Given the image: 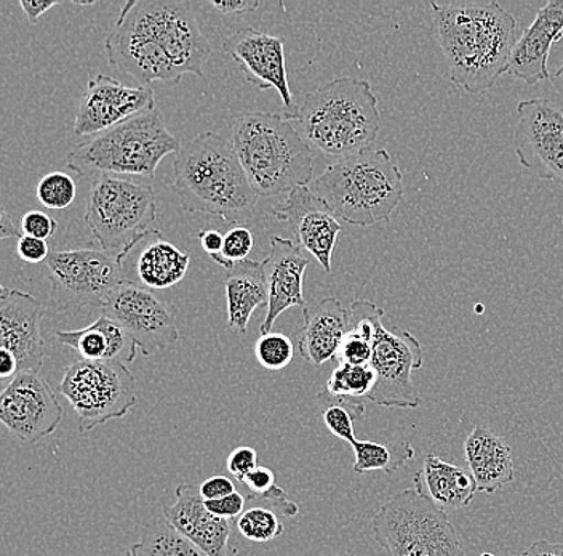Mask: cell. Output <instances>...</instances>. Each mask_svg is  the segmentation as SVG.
<instances>
[{"instance_id": "obj_27", "label": "cell", "mask_w": 563, "mask_h": 556, "mask_svg": "<svg viewBox=\"0 0 563 556\" xmlns=\"http://www.w3.org/2000/svg\"><path fill=\"white\" fill-rule=\"evenodd\" d=\"M56 340L73 348L86 361L132 362L140 347L129 332L108 316L101 315L90 326L77 330H58Z\"/></svg>"}, {"instance_id": "obj_5", "label": "cell", "mask_w": 563, "mask_h": 556, "mask_svg": "<svg viewBox=\"0 0 563 556\" xmlns=\"http://www.w3.org/2000/svg\"><path fill=\"white\" fill-rule=\"evenodd\" d=\"M312 193L334 217L354 227L389 221L404 199V177L386 150L334 161L312 182Z\"/></svg>"}, {"instance_id": "obj_8", "label": "cell", "mask_w": 563, "mask_h": 556, "mask_svg": "<svg viewBox=\"0 0 563 556\" xmlns=\"http://www.w3.org/2000/svg\"><path fill=\"white\" fill-rule=\"evenodd\" d=\"M84 218L98 248L121 253L151 231L157 220L153 186L101 175L91 183Z\"/></svg>"}, {"instance_id": "obj_41", "label": "cell", "mask_w": 563, "mask_h": 556, "mask_svg": "<svg viewBox=\"0 0 563 556\" xmlns=\"http://www.w3.org/2000/svg\"><path fill=\"white\" fill-rule=\"evenodd\" d=\"M56 228H58V224H56L55 218L41 212V210H31V212L24 214L23 220H21L23 235L33 236V238L42 239V241L52 238Z\"/></svg>"}, {"instance_id": "obj_38", "label": "cell", "mask_w": 563, "mask_h": 556, "mask_svg": "<svg viewBox=\"0 0 563 556\" xmlns=\"http://www.w3.org/2000/svg\"><path fill=\"white\" fill-rule=\"evenodd\" d=\"M322 418L325 427L333 433L336 438L343 441H355L354 418L346 407L338 406V404H322Z\"/></svg>"}, {"instance_id": "obj_6", "label": "cell", "mask_w": 563, "mask_h": 556, "mask_svg": "<svg viewBox=\"0 0 563 556\" xmlns=\"http://www.w3.org/2000/svg\"><path fill=\"white\" fill-rule=\"evenodd\" d=\"M179 150L162 112L151 109L74 148L68 167L80 177L153 178L162 160Z\"/></svg>"}, {"instance_id": "obj_50", "label": "cell", "mask_w": 563, "mask_h": 556, "mask_svg": "<svg viewBox=\"0 0 563 556\" xmlns=\"http://www.w3.org/2000/svg\"><path fill=\"white\" fill-rule=\"evenodd\" d=\"M516 556H563V544L558 542L537 541L523 554Z\"/></svg>"}, {"instance_id": "obj_29", "label": "cell", "mask_w": 563, "mask_h": 556, "mask_svg": "<svg viewBox=\"0 0 563 556\" xmlns=\"http://www.w3.org/2000/svg\"><path fill=\"white\" fill-rule=\"evenodd\" d=\"M421 473L429 498L446 512L466 509L478 492L471 471L445 462L434 454L424 457Z\"/></svg>"}, {"instance_id": "obj_35", "label": "cell", "mask_w": 563, "mask_h": 556, "mask_svg": "<svg viewBox=\"0 0 563 556\" xmlns=\"http://www.w3.org/2000/svg\"><path fill=\"white\" fill-rule=\"evenodd\" d=\"M255 357L256 361L267 371L279 372L294 361V341L288 339L285 334H264L256 340Z\"/></svg>"}, {"instance_id": "obj_47", "label": "cell", "mask_w": 563, "mask_h": 556, "mask_svg": "<svg viewBox=\"0 0 563 556\" xmlns=\"http://www.w3.org/2000/svg\"><path fill=\"white\" fill-rule=\"evenodd\" d=\"M317 401L320 404H338V406L346 407L350 411L352 418L355 422L362 421L365 414V403L364 400H354V397H343V396H333L330 395L327 390H322V392L317 393Z\"/></svg>"}, {"instance_id": "obj_13", "label": "cell", "mask_w": 563, "mask_h": 556, "mask_svg": "<svg viewBox=\"0 0 563 556\" xmlns=\"http://www.w3.org/2000/svg\"><path fill=\"white\" fill-rule=\"evenodd\" d=\"M101 315L121 324L139 344L143 355L172 347L179 340L178 312L175 305L132 283H122L109 292Z\"/></svg>"}, {"instance_id": "obj_48", "label": "cell", "mask_w": 563, "mask_h": 556, "mask_svg": "<svg viewBox=\"0 0 563 556\" xmlns=\"http://www.w3.org/2000/svg\"><path fill=\"white\" fill-rule=\"evenodd\" d=\"M62 6V2H35V0H20L21 10H23L26 19L30 20L31 24L37 23L38 19L45 15L48 10H52L53 7Z\"/></svg>"}, {"instance_id": "obj_34", "label": "cell", "mask_w": 563, "mask_h": 556, "mask_svg": "<svg viewBox=\"0 0 563 556\" xmlns=\"http://www.w3.org/2000/svg\"><path fill=\"white\" fill-rule=\"evenodd\" d=\"M239 533L252 542H269L284 534L279 513L260 505H246L245 512L235 521Z\"/></svg>"}, {"instance_id": "obj_4", "label": "cell", "mask_w": 563, "mask_h": 556, "mask_svg": "<svg viewBox=\"0 0 563 556\" xmlns=\"http://www.w3.org/2000/svg\"><path fill=\"white\" fill-rule=\"evenodd\" d=\"M382 126L368 80L340 77L306 95L298 130L314 153L344 160L368 150Z\"/></svg>"}, {"instance_id": "obj_36", "label": "cell", "mask_w": 563, "mask_h": 556, "mask_svg": "<svg viewBox=\"0 0 563 556\" xmlns=\"http://www.w3.org/2000/svg\"><path fill=\"white\" fill-rule=\"evenodd\" d=\"M38 203L47 209H68L77 196V186L74 178L65 172H52L38 182Z\"/></svg>"}, {"instance_id": "obj_54", "label": "cell", "mask_w": 563, "mask_h": 556, "mask_svg": "<svg viewBox=\"0 0 563 556\" xmlns=\"http://www.w3.org/2000/svg\"><path fill=\"white\" fill-rule=\"evenodd\" d=\"M123 556H135V555H133V554H132V552H130V550H129V552H126V554H125V555H123Z\"/></svg>"}, {"instance_id": "obj_22", "label": "cell", "mask_w": 563, "mask_h": 556, "mask_svg": "<svg viewBox=\"0 0 563 556\" xmlns=\"http://www.w3.org/2000/svg\"><path fill=\"white\" fill-rule=\"evenodd\" d=\"M308 265V257H305V251L294 239L282 238V236L271 238L269 253L262 262L267 295H269L266 318L260 327L262 336L273 332L277 318L287 309L294 306L308 308L302 294V277Z\"/></svg>"}, {"instance_id": "obj_9", "label": "cell", "mask_w": 563, "mask_h": 556, "mask_svg": "<svg viewBox=\"0 0 563 556\" xmlns=\"http://www.w3.org/2000/svg\"><path fill=\"white\" fill-rule=\"evenodd\" d=\"M59 392L79 417V433L125 417L136 404V382L119 361L74 362L66 369Z\"/></svg>"}, {"instance_id": "obj_51", "label": "cell", "mask_w": 563, "mask_h": 556, "mask_svg": "<svg viewBox=\"0 0 563 556\" xmlns=\"http://www.w3.org/2000/svg\"><path fill=\"white\" fill-rule=\"evenodd\" d=\"M20 374L18 359L10 351L0 348V379H15Z\"/></svg>"}, {"instance_id": "obj_39", "label": "cell", "mask_w": 563, "mask_h": 556, "mask_svg": "<svg viewBox=\"0 0 563 556\" xmlns=\"http://www.w3.org/2000/svg\"><path fill=\"white\" fill-rule=\"evenodd\" d=\"M245 499L246 505L266 506V509L279 513L280 516H285V519H291V516L298 515L299 512L297 503L291 502L290 499H288L287 492L279 488V486H276V488L267 492V494L258 495L249 492Z\"/></svg>"}, {"instance_id": "obj_45", "label": "cell", "mask_w": 563, "mask_h": 556, "mask_svg": "<svg viewBox=\"0 0 563 556\" xmlns=\"http://www.w3.org/2000/svg\"><path fill=\"white\" fill-rule=\"evenodd\" d=\"M232 492H235L234 481L223 475H214L200 484V494H202L203 501H217V499L227 498Z\"/></svg>"}, {"instance_id": "obj_37", "label": "cell", "mask_w": 563, "mask_h": 556, "mask_svg": "<svg viewBox=\"0 0 563 556\" xmlns=\"http://www.w3.org/2000/svg\"><path fill=\"white\" fill-rule=\"evenodd\" d=\"M253 246H255V238H253L250 228L234 227L224 235V244L221 252L218 255L211 257L214 263L227 271L234 269L235 263L244 262L249 259L250 252H252Z\"/></svg>"}, {"instance_id": "obj_46", "label": "cell", "mask_w": 563, "mask_h": 556, "mask_svg": "<svg viewBox=\"0 0 563 556\" xmlns=\"http://www.w3.org/2000/svg\"><path fill=\"white\" fill-rule=\"evenodd\" d=\"M211 9L224 17L246 15L255 13L264 6L260 0H227V2H209Z\"/></svg>"}, {"instance_id": "obj_10", "label": "cell", "mask_w": 563, "mask_h": 556, "mask_svg": "<svg viewBox=\"0 0 563 556\" xmlns=\"http://www.w3.org/2000/svg\"><path fill=\"white\" fill-rule=\"evenodd\" d=\"M123 12L164 48L175 68L202 77L210 58V44L200 31L191 3L178 0H130Z\"/></svg>"}, {"instance_id": "obj_28", "label": "cell", "mask_w": 563, "mask_h": 556, "mask_svg": "<svg viewBox=\"0 0 563 556\" xmlns=\"http://www.w3.org/2000/svg\"><path fill=\"white\" fill-rule=\"evenodd\" d=\"M224 288L228 301V329L239 336L246 334L255 309L260 306L267 308L269 304L262 263L250 259L235 263L234 269L228 271Z\"/></svg>"}, {"instance_id": "obj_23", "label": "cell", "mask_w": 563, "mask_h": 556, "mask_svg": "<svg viewBox=\"0 0 563 556\" xmlns=\"http://www.w3.org/2000/svg\"><path fill=\"white\" fill-rule=\"evenodd\" d=\"M563 37V0H548L537 19L517 39L510 54L509 76L528 86L549 79V54L554 42Z\"/></svg>"}, {"instance_id": "obj_12", "label": "cell", "mask_w": 563, "mask_h": 556, "mask_svg": "<svg viewBox=\"0 0 563 556\" xmlns=\"http://www.w3.org/2000/svg\"><path fill=\"white\" fill-rule=\"evenodd\" d=\"M372 368L376 383L368 400L389 410H417L421 404L420 393L415 389V371L424 364L420 341L408 330L387 329L383 318L376 323L373 340Z\"/></svg>"}, {"instance_id": "obj_1", "label": "cell", "mask_w": 563, "mask_h": 556, "mask_svg": "<svg viewBox=\"0 0 563 556\" xmlns=\"http://www.w3.org/2000/svg\"><path fill=\"white\" fill-rule=\"evenodd\" d=\"M432 20L450 80L466 94L490 90L508 72L517 20L498 2H432Z\"/></svg>"}, {"instance_id": "obj_32", "label": "cell", "mask_w": 563, "mask_h": 556, "mask_svg": "<svg viewBox=\"0 0 563 556\" xmlns=\"http://www.w3.org/2000/svg\"><path fill=\"white\" fill-rule=\"evenodd\" d=\"M130 552L135 556H209L165 519L146 524Z\"/></svg>"}, {"instance_id": "obj_19", "label": "cell", "mask_w": 563, "mask_h": 556, "mask_svg": "<svg viewBox=\"0 0 563 556\" xmlns=\"http://www.w3.org/2000/svg\"><path fill=\"white\" fill-rule=\"evenodd\" d=\"M269 214L288 225L294 241L302 251L311 253L323 271H332V257L341 225L312 189L299 186L288 193V198L273 207Z\"/></svg>"}, {"instance_id": "obj_16", "label": "cell", "mask_w": 563, "mask_h": 556, "mask_svg": "<svg viewBox=\"0 0 563 556\" xmlns=\"http://www.w3.org/2000/svg\"><path fill=\"white\" fill-rule=\"evenodd\" d=\"M284 45V37L249 26L235 31L224 41V52L238 63L246 80L256 89H273L279 94L285 119L298 121L299 108L288 86Z\"/></svg>"}, {"instance_id": "obj_17", "label": "cell", "mask_w": 563, "mask_h": 556, "mask_svg": "<svg viewBox=\"0 0 563 556\" xmlns=\"http://www.w3.org/2000/svg\"><path fill=\"white\" fill-rule=\"evenodd\" d=\"M104 52L109 65L129 74L143 86L162 83L175 87L181 83L183 74L175 68L162 45L123 10L106 37Z\"/></svg>"}, {"instance_id": "obj_24", "label": "cell", "mask_w": 563, "mask_h": 556, "mask_svg": "<svg viewBox=\"0 0 563 556\" xmlns=\"http://www.w3.org/2000/svg\"><path fill=\"white\" fill-rule=\"evenodd\" d=\"M174 505L165 506L164 519L209 556H232L229 548L231 521L209 512L200 486L179 484Z\"/></svg>"}, {"instance_id": "obj_42", "label": "cell", "mask_w": 563, "mask_h": 556, "mask_svg": "<svg viewBox=\"0 0 563 556\" xmlns=\"http://www.w3.org/2000/svg\"><path fill=\"white\" fill-rule=\"evenodd\" d=\"M206 506L218 519L238 520L245 512L246 499L241 492L235 491L227 495V498L217 499V501H206Z\"/></svg>"}, {"instance_id": "obj_11", "label": "cell", "mask_w": 563, "mask_h": 556, "mask_svg": "<svg viewBox=\"0 0 563 556\" xmlns=\"http://www.w3.org/2000/svg\"><path fill=\"white\" fill-rule=\"evenodd\" d=\"M51 276V295L58 312L101 304L112 288L125 283L115 257L97 249L53 251L45 262Z\"/></svg>"}, {"instance_id": "obj_3", "label": "cell", "mask_w": 563, "mask_h": 556, "mask_svg": "<svg viewBox=\"0 0 563 556\" xmlns=\"http://www.w3.org/2000/svg\"><path fill=\"white\" fill-rule=\"evenodd\" d=\"M174 188L183 210L223 221L245 220L258 203L234 144L214 132L183 144L174 161Z\"/></svg>"}, {"instance_id": "obj_53", "label": "cell", "mask_w": 563, "mask_h": 556, "mask_svg": "<svg viewBox=\"0 0 563 556\" xmlns=\"http://www.w3.org/2000/svg\"><path fill=\"white\" fill-rule=\"evenodd\" d=\"M552 86L555 87L561 94H563V62L562 65L559 66L558 72H555L554 76H551Z\"/></svg>"}, {"instance_id": "obj_20", "label": "cell", "mask_w": 563, "mask_h": 556, "mask_svg": "<svg viewBox=\"0 0 563 556\" xmlns=\"http://www.w3.org/2000/svg\"><path fill=\"white\" fill-rule=\"evenodd\" d=\"M44 304L27 292L0 288V348L18 359L20 374L38 372L45 358L41 323Z\"/></svg>"}, {"instance_id": "obj_2", "label": "cell", "mask_w": 563, "mask_h": 556, "mask_svg": "<svg viewBox=\"0 0 563 556\" xmlns=\"http://www.w3.org/2000/svg\"><path fill=\"white\" fill-rule=\"evenodd\" d=\"M231 142L258 198L314 182V151L291 121L274 112H238L228 119Z\"/></svg>"}, {"instance_id": "obj_26", "label": "cell", "mask_w": 563, "mask_h": 556, "mask_svg": "<svg viewBox=\"0 0 563 556\" xmlns=\"http://www.w3.org/2000/svg\"><path fill=\"white\" fill-rule=\"evenodd\" d=\"M467 466L478 492L493 494L516 478L512 449L487 425H477L464 441Z\"/></svg>"}, {"instance_id": "obj_44", "label": "cell", "mask_w": 563, "mask_h": 556, "mask_svg": "<svg viewBox=\"0 0 563 556\" xmlns=\"http://www.w3.org/2000/svg\"><path fill=\"white\" fill-rule=\"evenodd\" d=\"M252 494H267L276 488V475L269 467L258 466L252 473L246 475L244 483Z\"/></svg>"}, {"instance_id": "obj_52", "label": "cell", "mask_w": 563, "mask_h": 556, "mask_svg": "<svg viewBox=\"0 0 563 556\" xmlns=\"http://www.w3.org/2000/svg\"><path fill=\"white\" fill-rule=\"evenodd\" d=\"M0 238H16L18 241L23 238V230L16 227L15 221L7 214L5 209L2 210V220H0Z\"/></svg>"}, {"instance_id": "obj_25", "label": "cell", "mask_w": 563, "mask_h": 556, "mask_svg": "<svg viewBox=\"0 0 563 556\" xmlns=\"http://www.w3.org/2000/svg\"><path fill=\"white\" fill-rule=\"evenodd\" d=\"M350 332V313L338 298L327 297L312 308H305V326L299 337V355L314 366L336 358Z\"/></svg>"}, {"instance_id": "obj_31", "label": "cell", "mask_w": 563, "mask_h": 556, "mask_svg": "<svg viewBox=\"0 0 563 556\" xmlns=\"http://www.w3.org/2000/svg\"><path fill=\"white\" fill-rule=\"evenodd\" d=\"M355 462L352 470L357 475L368 471L382 470L387 475H396L404 466H407L415 457V449L407 439L382 445L375 441H361L355 439L352 443Z\"/></svg>"}, {"instance_id": "obj_21", "label": "cell", "mask_w": 563, "mask_h": 556, "mask_svg": "<svg viewBox=\"0 0 563 556\" xmlns=\"http://www.w3.org/2000/svg\"><path fill=\"white\" fill-rule=\"evenodd\" d=\"M121 263L125 283L147 291L174 287L186 276L191 263L188 253L165 241L161 231L151 230L115 255Z\"/></svg>"}, {"instance_id": "obj_43", "label": "cell", "mask_w": 563, "mask_h": 556, "mask_svg": "<svg viewBox=\"0 0 563 556\" xmlns=\"http://www.w3.org/2000/svg\"><path fill=\"white\" fill-rule=\"evenodd\" d=\"M16 251L23 262L34 263V265L47 262L48 255L52 253L47 241L26 235H23V238L18 241Z\"/></svg>"}, {"instance_id": "obj_15", "label": "cell", "mask_w": 563, "mask_h": 556, "mask_svg": "<svg viewBox=\"0 0 563 556\" xmlns=\"http://www.w3.org/2000/svg\"><path fill=\"white\" fill-rule=\"evenodd\" d=\"M0 421L20 441L34 445L55 433L63 407L38 372L18 374L0 395Z\"/></svg>"}, {"instance_id": "obj_40", "label": "cell", "mask_w": 563, "mask_h": 556, "mask_svg": "<svg viewBox=\"0 0 563 556\" xmlns=\"http://www.w3.org/2000/svg\"><path fill=\"white\" fill-rule=\"evenodd\" d=\"M256 467H258V454L250 446H241L229 454L228 471L239 483H244L246 475L252 473Z\"/></svg>"}, {"instance_id": "obj_33", "label": "cell", "mask_w": 563, "mask_h": 556, "mask_svg": "<svg viewBox=\"0 0 563 556\" xmlns=\"http://www.w3.org/2000/svg\"><path fill=\"white\" fill-rule=\"evenodd\" d=\"M375 383L376 372L372 364H340L330 375L325 390L333 396L354 397V400L367 397L368 400Z\"/></svg>"}, {"instance_id": "obj_18", "label": "cell", "mask_w": 563, "mask_h": 556, "mask_svg": "<svg viewBox=\"0 0 563 556\" xmlns=\"http://www.w3.org/2000/svg\"><path fill=\"white\" fill-rule=\"evenodd\" d=\"M151 109H156V95L150 87L123 86L118 79L98 74L88 80L80 98L74 132L79 137L98 135Z\"/></svg>"}, {"instance_id": "obj_49", "label": "cell", "mask_w": 563, "mask_h": 556, "mask_svg": "<svg viewBox=\"0 0 563 556\" xmlns=\"http://www.w3.org/2000/svg\"><path fill=\"white\" fill-rule=\"evenodd\" d=\"M197 238L200 239V244H202L203 251L209 253L211 257L218 255L223 249L224 244V235L218 230H202L197 233Z\"/></svg>"}, {"instance_id": "obj_7", "label": "cell", "mask_w": 563, "mask_h": 556, "mask_svg": "<svg viewBox=\"0 0 563 556\" xmlns=\"http://www.w3.org/2000/svg\"><path fill=\"white\" fill-rule=\"evenodd\" d=\"M373 536L387 556H466L449 512L429 498L418 471L405 489L375 513Z\"/></svg>"}, {"instance_id": "obj_14", "label": "cell", "mask_w": 563, "mask_h": 556, "mask_svg": "<svg viewBox=\"0 0 563 556\" xmlns=\"http://www.w3.org/2000/svg\"><path fill=\"white\" fill-rule=\"evenodd\" d=\"M516 156L537 177L563 185V107L549 98L517 105Z\"/></svg>"}, {"instance_id": "obj_30", "label": "cell", "mask_w": 563, "mask_h": 556, "mask_svg": "<svg viewBox=\"0 0 563 556\" xmlns=\"http://www.w3.org/2000/svg\"><path fill=\"white\" fill-rule=\"evenodd\" d=\"M347 313L350 332L344 337L334 359L340 364L367 366L372 362L376 323L385 318V312L372 302L355 301L347 308Z\"/></svg>"}, {"instance_id": "obj_55", "label": "cell", "mask_w": 563, "mask_h": 556, "mask_svg": "<svg viewBox=\"0 0 563 556\" xmlns=\"http://www.w3.org/2000/svg\"><path fill=\"white\" fill-rule=\"evenodd\" d=\"M484 556H492V555H484Z\"/></svg>"}]
</instances>
